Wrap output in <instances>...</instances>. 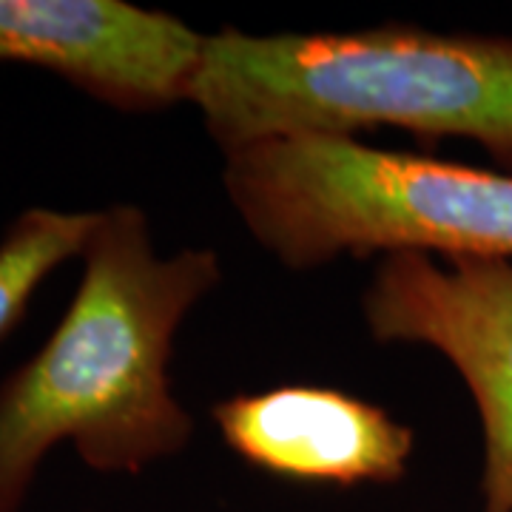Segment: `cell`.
Wrapping results in <instances>:
<instances>
[{"mask_svg":"<svg viewBox=\"0 0 512 512\" xmlns=\"http://www.w3.org/2000/svg\"><path fill=\"white\" fill-rule=\"evenodd\" d=\"M80 262L52 336L0 384V512H23L60 444L94 473L137 476L194 436L168 362L185 316L220 285L217 251L160 256L146 211L117 202L100 208Z\"/></svg>","mask_w":512,"mask_h":512,"instance_id":"1","label":"cell"},{"mask_svg":"<svg viewBox=\"0 0 512 512\" xmlns=\"http://www.w3.org/2000/svg\"><path fill=\"white\" fill-rule=\"evenodd\" d=\"M188 103L225 151L402 128L467 137L512 174V37L379 26L205 35Z\"/></svg>","mask_w":512,"mask_h":512,"instance_id":"2","label":"cell"},{"mask_svg":"<svg viewBox=\"0 0 512 512\" xmlns=\"http://www.w3.org/2000/svg\"><path fill=\"white\" fill-rule=\"evenodd\" d=\"M222 188L248 234L291 271L342 256L512 262V174L356 137H279L225 154Z\"/></svg>","mask_w":512,"mask_h":512,"instance_id":"3","label":"cell"},{"mask_svg":"<svg viewBox=\"0 0 512 512\" xmlns=\"http://www.w3.org/2000/svg\"><path fill=\"white\" fill-rule=\"evenodd\" d=\"M362 313L376 342L424 345L456 367L481 424L478 512H512V262L384 256Z\"/></svg>","mask_w":512,"mask_h":512,"instance_id":"4","label":"cell"},{"mask_svg":"<svg viewBox=\"0 0 512 512\" xmlns=\"http://www.w3.org/2000/svg\"><path fill=\"white\" fill-rule=\"evenodd\" d=\"M205 35L126 0H0V63L43 69L120 111L188 103Z\"/></svg>","mask_w":512,"mask_h":512,"instance_id":"5","label":"cell"},{"mask_svg":"<svg viewBox=\"0 0 512 512\" xmlns=\"http://www.w3.org/2000/svg\"><path fill=\"white\" fill-rule=\"evenodd\" d=\"M225 444L265 473L311 484H393L416 433L384 407L333 387L288 384L214 407Z\"/></svg>","mask_w":512,"mask_h":512,"instance_id":"6","label":"cell"},{"mask_svg":"<svg viewBox=\"0 0 512 512\" xmlns=\"http://www.w3.org/2000/svg\"><path fill=\"white\" fill-rule=\"evenodd\" d=\"M100 211L35 205L20 211L0 237V342L18 328L35 291L69 259H83Z\"/></svg>","mask_w":512,"mask_h":512,"instance_id":"7","label":"cell"}]
</instances>
